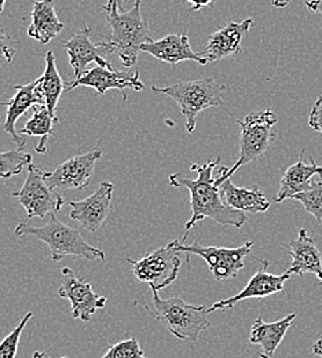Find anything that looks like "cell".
<instances>
[{
	"label": "cell",
	"mask_w": 322,
	"mask_h": 358,
	"mask_svg": "<svg viewBox=\"0 0 322 358\" xmlns=\"http://www.w3.org/2000/svg\"><path fill=\"white\" fill-rule=\"evenodd\" d=\"M15 95L6 102L4 105H7V113H6V122H4V131L13 138V141L18 145V149L22 150V148L27 143L25 138H21L20 133L15 130V124L18 122V119L25 115L31 108H35L38 105H45V98L42 95L41 91V82L39 79L21 86L17 85L15 87Z\"/></svg>",
	"instance_id": "cell-16"
},
{
	"label": "cell",
	"mask_w": 322,
	"mask_h": 358,
	"mask_svg": "<svg viewBox=\"0 0 322 358\" xmlns=\"http://www.w3.org/2000/svg\"><path fill=\"white\" fill-rule=\"evenodd\" d=\"M292 0H272V4L276 7V8H284L286 7Z\"/></svg>",
	"instance_id": "cell-35"
},
{
	"label": "cell",
	"mask_w": 322,
	"mask_h": 358,
	"mask_svg": "<svg viewBox=\"0 0 322 358\" xmlns=\"http://www.w3.org/2000/svg\"><path fill=\"white\" fill-rule=\"evenodd\" d=\"M177 245L178 240H174L139 261L127 259L131 265L133 275L140 282L149 284L152 291L159 292L171 285L178 278L182 265V252L178 251Z\"/></svg>",
	"instance_id": "cell-7"
},
{
	"label": "cell",
	"mask_w": 322,
	"mask_h": 358,
	"mask_svg": "<svg viewBox=\"0 0 322 358\" xmlns=\"http://www.w3.org/2000/svg\"><path fill=\"white\" fill-rule=\"evenodd\" d=\"M288 247L292 262L286 273L298 275L312 273L317 275L320 285H322V254L314 237L306 229H300L298 238L289 241Z\"/></svg>",
	"instance_id": "cell-17"
},
{
	"label": "cell",
	"mask_w": 322,
	"mask_h": 358,
	"mask_svg": "<svg viewBox=\"0 0 322 358\" xmlns=\"http://www.w3.org/2000/svg\"><path fill=\"white\" fill-rule=\"evenodd\" d=\"M252 25L254 20L247 18L242 22H229L228 25L219 28L210 36L208 45L200 55L207 61V64L237 55L241 52V43Z\"/></svg>",
	"instance_id": "cell-15"
},
{
	"label": "cell",
	"mask_w": 322,
	"mask_h": 358,
	"mask_svg": "<svg viewBox=\"0 0 322 358\" xmlns=\"http://www.w3.org/2000/svg\"><path fill=\"white\" fill-rule=\"evenodd\" d=\"M4 4H6V0H0V14H1L3 10H4Z\"/></svg>",
	"instance_id": "cell-38"
},
{
	"label": "cell",
	"mask_w": 322,
	"mask_h": 358,
	"mask_svg": "<svg viewBox=\"0 0 322 358\" xmlns=\"http://www.w3.org/2000/svg\"><path fill=\"white\" fill-rule=\"evenodd\" d=\"M278 122L276 113L272 109L248 113L242 120H237L240 126V155L235 164L228 169L222 167L219 176L215 178L218 186L230 179L234 173L259 157H262L276 139L275 126Z\"/></svg>",
	"instance_id": "cell-4"
},
{
	"label": "cell",
	"mask_w": 322,
	"mask_h": 358,
	"mask_svg": "<svg viewBox=\"0 0 322 358\" xmlns=\"http://www.w3.org/2000/svg\"><path fill=\"white\" fill-rule=\"evenodd\" d=\"M15 236H31L46 243L51 251L52 262H61L65 257H79L89 261H106V254L89 244L78 229L62 224L55 214H51L45 226H31L21 222L14 230Z\"/></svg>",
	"instance_id": "cell-3"
},
{
	"label": "cell",
	"mask_w": 322,
	"mask_h": 358,
	"mask_svg": "<svg viewBox=\"0 0 322 358\" xmlns=\"http://www.w3.org/2000/svg\"><path fill=\"white\" fill-rule=\"evenodd\" d=\"M306 7L307 10L313 13H320L322 15V0H307Z\"/></svg>",
	"instance_id": "cell-33"
},
{
	"label": "cell",
	"mask_w": 322,
	"mask_h": 358,
	"mask_svg": "<svg viewBox=\"0 0 322 358\" xmlns=\"http://www.w3.org/2000/svg\"><path fill=\"white\" fill-rule=\"evenodd\" d=\"M305 150L300 152L299 160L286 169L284 173L281 182H279V189L278 193L275 196V201L281 203L286 199H292L295 194L306 192L312 187L313 185V177L319 176L322 179V167H320L314 159L312 157V163L306 164L303 160Z\"/></svg>",
	"instance_id": "cell-20"
},
{
	"label": "cell",
	"mask_w": 322,
	"mask_h": 358,
	"mask_svg": "<svg viewBox=\"0 0 322 358\" xmlns=\"http://www.w3.org/2000/svg\"><path fill=\"white\" fill-rule=\"evenodd\" d=\"M154 318L175 338L197 342L200 334L210 328L207 308L189 305L181 298L161 299L157 291H152Z\"/></svg>",
	"instance_id": "cell-6"
},
{
	"label": "cell",
	"mask_w": 322,
	"mask_h": 358,
	"mask_svg": "<svg viewBox=\"0 0 322 358\" xmlns=\"http://www.w3.org/2000/svg\"><path fill=\"white\" fill-rule=\"evenodd\" d=\"M112 196L113 185L106 180L101 182L98 190L87 199L69 201L71 220L79 222L89 231L99 230L109 217Z\"/></svg>",
	"instance_id": "cell-14"
},
{
	"label": "cell",
	"mask_w": 322,
	"mask_h": 358,
	"mask_svg": "<svg viewBox=\"0 0 322 358\" xmlns=\"http://www.w3.org/2000/svg\"><path fill=\"white\" fill-rule=\"evenodd\" d=\"M90 35L92 29L87 25H85L82 31L76 32L69 41L64 43V47L66 48L69 55V64L73 69L76 79L86 73V68L92 62H96L99 66L103 68L112 66L110 62L101 55V51L103 50L98 43H92Z\"/></svg>",
	"instance_id": "cell-18"
},
{
	"label": "cell",
	"mask_w": 322,
	"mask_h": 358,
	"mask_svg": "<svg viewBox=\"0 0 322 358\" xmlns=\"http://www.w3.org/2000/svg\"><path fill=\"white\" fill-rule=\"evenodd\" d=\"M34 358H52L48 356V353L47 352H35V355H34ZM61 358H71V357H61Z\"/></svg>",
	"instance_id": "cell-37"
},
{
	"label": "cell",
	"mask_w": 322,
	"mask_h": 358,
	"mask_svg": "<svg viewBox=\"0 0 322 358\" xmlns=\"http://www.w3.org/2000/svg\"><path fill=\"white\" fill-rule=\"evenodd\" d=\"M101 148H94L90 152L78 155L62 164L54 171L47 173V183L57 190H82L89 186L96 162L101 159Z\"/></svg>",
	"instance_id": "cell-10"
},
{
	"label": "cell",
	"mask_w": 322,
	"mask_h": 358,
	"mask_svg": "<svg viewBox=\"0 0 322 358\" xmlns=\"http://www.w3.org/2000/svg\"><path fill=\"white\" fill-rule=\"evenodd\" d=\"M109 3H113V4H116L117 6V8L123 13V8H124V1L126 0H108Z\"/></svg>",
	"instance_id": "cell-36"
},
{
	"label": "cell",
	"mask_w": 322,
	"mask_h": 358,
	"mask_svg": "<svg viewBox=\"0 0 322 358\" xmlns=\"http://www.w3.org/2000/svg\"><path fill=\"white\" fill-rule=\"evenodd\" d=\"M101 358H146V356L136 338H127L116 345H110L106 355Z\"/></svg>",
	"instance_id": "cell-29"
},
{
	"label": "cell",
	"mask_w": 322,
	"mask_h": 358,
	"mask_svg": "<svg viewBox=\"0 0 322 358\" xmlns=\"http://www.w3.org/2000/svg\"><path fill=\"white\" fill-rule=\"evenodd\" d=\"M219 187L222 199L234 210L249 214H261L270 208V201L259 186L237 187L230 179H228Z\"/></svg>",
	"instance_id": "cell-22"
},
{
	"label": "cell",
	"mask_w": 322,
	"mask_h": 358,
	"mask_svg": "<svg viewBox=\"0 0 322 358\" xmlns=\"http://www.w3.org/2000/svg\"><path fill=\"white\" fill-rule=\"evenodd\" d=\"M292 199L300 201L305 210L313 215L319 224L322 222V180H314L309 190L298 193Z\"/></svg>",
	"instance_id": "cell-27"
},
{
	"label": "cell",
	"mask_w": 322,
	"mask_h": 358,
	"mask_svg": "<svg viewBox=\"0 0 322 358\" xmlns=\"http://www.w3.org/2000/svg\"><path fill=\"white\" fill-rule=\"evenodd\" d=\"M313 355H317L322 358V338L320 341H317L313 346Z\"/></svg>",
	"instance_id": "cell-34"
},
{
	"label": "cell",
	"mask_w": 322,
	"mask_h": 358,
	"mask_svg": "<svg viewBox=\"0 0 322 358\" xmlns=\"http://www.w3.org/2000/svg\"><path fill=\"white\" fill-rule=\"evenodd\" d=\"M32 164V156L21 149L0 153V178L8 179L20 176Z\"/></svg>",
	"instance_id": "cell-26"
},
{
	"label": "cell",
	"mask_w": 322,
	"mask_h": 358,
	"mask_svg": "<svg viewBox=\"0 0 322 358\" xmlns=\"http://www.w3.org/2000/svg\"><path fill=\"white\" fill-rule=\"evenodd\" d=\"M79 86L92 87L101 95H105L108 90H120L123 92L124 99H126V94H124L126 89L136 90V91L145 89V85L139 78V72H122L113 66L103 68L99 65L87 71L79 79L68 82L65 85V92H69Z\"/></svg>",
	"instance_id": "cell-12"
},
{
	"label": "cell",
	"mask_w": 322,
	"mask_h": 358,
	"mask_svg": "<svg viewBox=\"0 0 322 358\" xmlns=\"http://www.w3.org/2000/svg\"><path fill=\"white\" fill-rule=\"evenodd\" d=\"M57 123H58V117L52 116L48 112L46 105H38L34 108V113L28 119L25 126L20 129V135L39 138L41 141L36 145V152L46 153L47 142L54 135Z\"/></svg>",
	"instance_id": "cell-24"
},
{
	"label": "cell",
	"mask_w": 322,
	"mask_h": 358,
	"mask_svg": "<svg viewBox=\"0 0 322 358\" xmlns=\"http://www.w3.org/2000/svg\"><path fill=\"white\" fill-rule=\"evenodd\" d=\"M152 90L173 98L181 106L186 131L193 133L198 113L205 109L224 105L222 95L226 87L212 78H205L191 82H180L168 87L153 86Z\"/></svg>",
	"instance_id": "cell-5"
},
{
	"label": "cell",
	"mask_w": 322,
	"mask_h": 358,
	"mask_svg": "<svg viewBox=\"0 0 322 358\" xmlns=\"http://www.w3.org/2000/svg\"><path fill=\"white\" fill-rule=\"evenodd\" d=\"M309 126L314 130L322 134V95H320L310 112L309 117Z\"/></svg>",
	"instance_id": "cell-31"
},
{
	"label": "cell",
	"mask_w": 322,
	"mask_h": 358,
	"mask_svg": "<svg viewBox=\"0 0 322 358\" xmlns=\"http://www.w3.org/2000/svg\"><path fill=\"white\" fill-rule=\"evenodd\" d=\"M219 160L221 157L218 156L204 164H191L190 170L197 173V179L186 178L182 174H171L168 178L171 186L184 187L190 193L191 218L186 222V231L205 218L237 229L247 224L245 213L231 208L222 199L221 187L214 178V171Z\"/></svg>",
	"instance_id": "cell-1"
},
{
	"label": "cell",
	"mask_w": 322,
	"mask_h": 358,
	"mask_svg": "<svg viewBox=\"0 0 322 358\" xmlns=\"http://www.w3.org/2000/svg\"><path fill=\"white\" fill-rule=\"evenodd\" d=\"M142 0H134V7L122 13L116 4L106 3L102 10L108 13L106 21L110 27V36L98 45L109 54H115L120 58L122 64L131 68L138 61L140 47L153 42L149 25L140 13Z\"/></svg>",
	"instance_id": "cell-2"
},
{
	"label": "cell",
	"mask_w": 322,
	"mask_h": 358,
	"mask_svg": "<svg viewBox=\"0 0 322 358\" xmlns=\"http://www.w3.org/2000/svg\"><path fill=\"white\" fill-rule=\"evenodd\" d=\"M140 51L147 52L161 62L177 65L184 61H194L200 65H207V61L193 51L186 34H171L160 41H153L140 47Z\"/></svg>",
	"instance_id": "cell-19"
},
{
	"label": "cell",
	"mask_w": 322,
	"mask_h": 358,
	"mask_svg": "<svg viewBox=\"0 0 322 358\" xmlns=\"http://www.w3.org/2000/svg\"><path fill=\"white\" fill-rule=\"evenodd\" d=\"M39 82H41V91L45 98V105H46L48 112L52 116H57V105H58L62 94L65 92L66 83L62 80V78L58 72L55 57H54L52 51H48L46 54V69L43 72V75L39 78Z\"/></svg>",
	"instance_id": "cell-25"
},
{
	"label": "cell",
	"mask_w": 322,
	"mask_h": 358,
	"mask_svg": "<svg viewBox=\"0 0 322 358\" xmlns=\"http://www.w3.org/2000/svg\"><path fill=\"white\" fill-rule=\"evenodd\" d=\"M18 45L20 43L14 41L6 31L0 29V62H13Z\"/></svg>",
	"instance_id": "cell-30"
},
{
	"label": "cell",
	"mask_w": 322,
	"mask_h": 358,
	"mask_svg": "<svg viewBox=\"0 0 322 358\" xmlns=\"http://www.w3.org/2000/svg\"><path fill=\"white\" fill-rule=\"evenodd\" d=\"M259 262H262L263 268H259L252 278L248 281L247 287L238 292L237 295L215 302L211 308H207V313H212L217 310H229L233 309L237 303H240L241 301L245 299H262V298H268L270 295H275L278 292L284 291L285 282L289 280L291 274L285 273L281 275L277 274H272L268 271L269 268V262L263 261V259H258Z\"/></svg>",
	"instance_id": "cell-13"
},
{
	"label": "cell",
	"mask_w": 322,
	"mask_h": 358,
	"mask_svg": "<svg viewBox=\"0 0 322 358\" xmlns=\"http://www.w3.org/2000/svg\"><path fill=\"white\" fill-rule=\"evenodd\" d=\"M11 196L20 200L28 218L45 220L47 215L61 211L65 203L61 193L47 183L46 171H42L34 163L28 167V177L21 190L11 193Z\"/></svg>",
	"instance_id": "cell-9"
},
{
	"label": "cell",
	"mask_w": 322,
	"mask_h": 358,
	"mask_svg": "<svg viewBox=\"0 0 322 358\" xmlns=\"http://www.w3.org/2000/svg\"><path fill=\"white\" fill-rule=\"evenodd\" d=\"M65 25L59 21L54 1L52 0H41L35 1L31 14V27L28 28V36L38 41L42 45L50 43L57 38Z\"/></svg>",
	"instance_id": "cell-23"
},
{
	"label": "cell",
	"mask_w": 322,
	"mask_h": 358,
	"mask_svg": "<svg viewBox=\"0 0 322 358\" xmlns=\"http://www.w3.org/2000/svg\"><path fill=\"white\" fill-rule=\"evenodd\" d=\"M321 308H322V305H321Z\"/></svg>",
	"instance_id": "cell-39"
},
{
	"label": "cell",
	"mask_w": 322,
	"mask_h": 358,
	"mask_svg": "<svg viewBox=\"0 0 322 358\" xmlns=\"http://www.w3.org/2000/svg\"><path fill=\"white\" fill-rule=\"evenodd\" d=\"M32 317H34L32 312L25 314V317L21 320V322L0 342V358H15L17 352H18V346H20V341H21V335Z\"/></svg>",
	"instance_id": "cell-28"
},
{
	"label": "cell",
	"mask_w": 322,
	"mask_h": 358,
	"mask_svg": "<svg viewBox=\"0 0 322 358\" xmlns=\"http://www.w3.org/2000/svg\"><path fill=\"white\" fill-rule=\"evenodd\" d=\"M64 281L58 289V295L68 299L72 306V315L82 321H90L96 310L106 306L108 299L94 292L92 284L86 278L76 277L69 268L61 270Z\"/></svg>",
	"instance_id": "cell-11"
},
{
	"label": "cell",
	"mask_w": 322,
	"mask_h": 358,
	"mask_svg": "<svg viewBox=\"0 0 322 358\" xmlns=\"http://www.w3.org/2000/svg\"><path fill=\"white\" fill-rule=\"evenodd\" d=\"M254 241H247L241 247L226 248V247H208L198 241L191 244L186 243V236L178 240V251L186 255H198L203 258L217 281L230 280L238 275L245 268L244 259L251 254Z\"/></svg>",
	"instance_id": "cell-8"
},
{
	"label": "cell",
	"mask_w": 322,
	"mask_h": 358,
	"mask_svg": "<svg viewBox=\"0 0 322 358\" xmlns=\"http://www.w3.org/2000/svg\"><path fill=\"white\" fill-rule=\"evenodd\" d=\"M191 4L193 11H198L204 7H214L217 0H187Z\"/></svg>",
	"instance_id": "cell-32"
},
{
	"label": "cell",
	"mask_w": 322,
	"mask_h": 358,
	"mask_svg": "<svg viewBox=\"0 0 322 358\" xmlns=\"http://www.w3.org/2000/svg\"><path fill=\"white\" fill-rule=\"evenodd\" d=\"M295 318H296V313H291L275 322H265L261 317H258L254 321L251 328L249 342L252 345L262 346V353L259 355V357H275L277 348L281 345L282 339L285 338Z\"/></svg>",
	"instance_id": "cell-21"
}]
</instances>
